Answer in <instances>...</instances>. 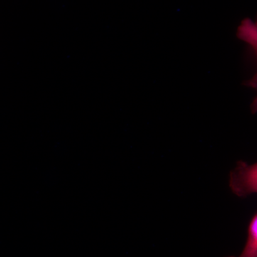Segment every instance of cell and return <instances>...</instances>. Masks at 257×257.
<instances>
[{"label": "cell", "instance_id": "6da1fadb", "mask_svg": "<svg viewBox=\"0 0 257 257\" xmlns=\"http://www.w3.org/2000/svg\"><path fill=\"white\" fill-rule=\"evenodd\" d=\"M229 185L231 192L241 198L257 194V162L248 165L239 161L230 172Z\"/></svg>", "mask_w": 257, "mask_h": 257}, {"label": "cell", "instance_id": "7a4b0ae2", "mask_svg": "<svg viewBox=\"0 0 257 257\" xmlns=\"http://www.w3.org/2000/svg\"><path fill=\"white\" fill-rule=\"evenodd\" d=\"M236 37L246 44L252 52L256 64V71L253 77L243 82L246 87L252 88L257 93V20L246 18L241 21L236 31ZM253 114L257 112V94L251 104Z\"/></svg>", "mask_w": 257, "mask_h": 257}, {"label": "cell", "instance_id": "3957f363", "mask_svg": "<svg viewBox=\"0 0 257 257\" xmlns=\"http://www.w3.org/2000/svg\"><path fill=\"white\" fill-rule=\"evenodd\" d=\"M227 257H257V212L248 225L247 239L242 251L239 256Z\"/></svg>", "mask_w": 257, "mask_h": 257}]
</instances>
